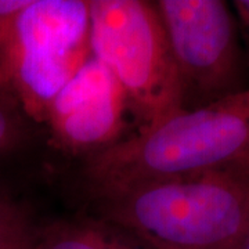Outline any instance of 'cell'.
Masks as SVG:
<instances>
[{
  "instance_id": "obj_1",
  "label": "cell",
  "mask_w": 249,
  "mask_h": 249,
  "mask_svg": "<svg viewBox=\"0 0 249 249\" xmlns=\"http://www.w3.org/2000/svg\"><path fill=\"white\" fill-rule=\"evenodd\" d=\"M104 216L150 249H240L249 169L155 178L100 196Z\"/></svg>"
},
{
  "instance_id": "obj_2",
  "label": "cell",
  "mask_w": 249,
  "mask_h": 249,
  "mask_svg": "<svg viewBox=\"0 0 249 249\" xmlns=\"http://www.w3.org/2000/svg\"><path fill=\"white\" fill-rule=\"evenodd\" d=\"M249 169V88L181 109L90 155L86 178L98 196L155 178Z\"/></svg>"
},
{
  "instance_id": "obj_3",
  "label": "cell",
  "mask_w": 249,
  "mask_h": 249,
  "mask_svg": "<svg viewBox=\"0 0 249 249\" xmlns=\"http://www.w3.org/2000/svg\"><path fill=\"white\" fill-rule=\"evenodd\" d=\"M90 55L88 0H28L0 45V101L46 124L54 97Z\"/></svg>"
},
{
  "instance_id": "obj_4",
  "label": "cell",
  "mask_w": 249,
  "mask_h": 249,
  "mask_svg": "<svg viewBox=\"0 0 249 249\" xmlns=\"http://www.w3.org/2000/svg\"><path fill=\"white\" fill-rule=\"evenodd\" d=\"M89 14L91 54L112 72L144 129L184 109L181 82L154 3L89 0Z\"/></svg>"
},
{
  "instance_id": "obj_5",
  "label": "cell",
  "mask_w": 249,
  "mask_h": 249,
  "mask_svg": "<svg viewBox=\"0 0 249 249\" xmlns=\"http://www.w3.org/2000/svg\"><path fill=\"white\" fill-rule=\"evenodd\" d=\"M183 88L184 109L238 90L242 58L235 21L222 0L152 1Z\"/></svg>"
},
{
  "instance_id": "obj_6",
  "label": "cell",
  "mask_w": 249,
  "mask_h": 249,
  "mask_svg": "<svg viewBox=\"0 0 249 249\" xmlns=\"http://www.w3.org/2000/svg\"><path fill=\"white\" fill-rule=\"evenodd\" d=\"M126 106L119 82L91 54L54 97L46 124L62 150L93 155L115 144Z\"/></svg>"
},
{
  "instance_id": "obj_7",
  "label": "cell",
  "mask_w": 249,
  "mask_h": 249,
  "mask_svg": "<svg viewBox=\"0 0 249 249\" xmlns=\"http://www.w3.org/2000/svg\"><path fill=\"white\" fill-rule=\"evenodd\" d=\"M37 249H140L124 240L89 223H58L40 231Z\"/></svg>"
},
{
  "instance_id": "obj_8",
  "label": "cell",
  "mask_w": 249,
  "mask_h": 249,
  "mask_svg": "<svg viewBox=\"0 0 249 249\" xmlns=\"http://www.w3.org/2000/svg\"><path fill=\"white\" fill-rule=\"evenodd\" d=\"M39 237L25 211L0 191V249H37Z\"/></svg>"
},
{
  "instance_id": "obj_9",
  "label": "cell",
  "mask_w": 249,
  "mask_h": 249,
  "mask_svg": "<svg viewBox=\"0 0 249 249\" xmlns=\"http://www.w3.org/2000/svg\"><path fill=\"white\" fill-rule=\"evenodd\" d=\"M25 139V126L19 111L0 101V152L16 150Z\"/></svg>"
},
{
  "instance_id": "obj_10",
  "label": "cell",
  "mask_w": 249,
  "mask_h": 249,
  "mask_svg": "<svg viewBox=\"0 0 249 249\" xmlns=\"http://www.w3.org/2000/svg\"><path fill=\"white\" fill-rule=\"evenodd\" d=\"M27 3L28 0H0V45L6 37L14 17L27 6Z\"/></svg>"
},
{
  "instance_id": "obj_11",
  "label": "cell",
  "mask_w": 249,
  "mask_h": 249,
  "mask_svg": "<svg viewBox=\"0 0 249 249\" xmlns=\"http://www.w3.org/2000/svg\"><path fill=\"white\" fill-rule=\"evenodd\" d=\"M234 4L240 11L241 18L244 19V22L249 28V0H238V1H234Z\"/></svg>"
},
{
  "instance_id": "obj_12",
  "label": "cell",
  "mask_w": 249,
  "mask_h": 249,
  "mask_svg": "<svg viewBox=\"0 0 249 249\" xmlns=\"http://www.w3.org/2000/svg\"><path fill=\"white\" fill-rule=\"evenodd\" d=\"M240 249H249V232L247 234V237H245V240L242 242V245H241Z\"/></svg>"
}]
</instances>
